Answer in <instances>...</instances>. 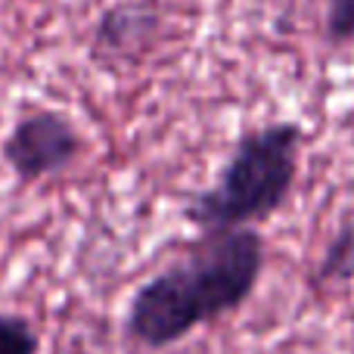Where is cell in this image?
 <instances>
[{"label":"cell","instance_id":"1","mask_svg":"<svg viewBox=\"0 0 354 354\" xmlns=\"http://www.w3.org/2000/svg\"><path fill=\"white\" fill-rule=\"evenodd\" d=\"M264 270V239L255 227L202 233V243L162 274L149 277L128 305L124 333L137 345L168 348L202 324L249 301Z\"/></svg>","mask_w":354,"mask_h":354},{"label":"cell","instance_id":"2","mask_svg":"<svg viewBox=\"0 0 354 354\" xmlns=\"http://www.w3.org/2000/svg\"><path fill=\"white\" fill-rule=\"evenodd\" d=\"M305 131L295 122H274L239 137L218 180L183 208L202 233L255 227L286 205L299 177V153Z\"/></svg>","mask_w":354,"mask_h":354},{"label":"cell","instance_id":"3","mask_svg":"<svg viewBox=\"0 0 354 354\" xmlns=\"http://www.w3.org/2000/svg\"><path fill=\"white\" fill-rule=\"evenodd\" d=\"M81 131L59 109L25 112L3 140L6 168L19 183H37L66 171L81 153Z\"/></svg>","mask_w":354,"mask_h":354},{"label":"cell","instance_id":"4","mask_svg":"<svg viewBox=\"0 0 354 354\" xmlns=\"http://www.w3.org/2000/svg\"><path fill=\"white\" fill-rule=\"evenodd\" d=\"M156 19L153 10L137 3L112 6L100 16L97 31H93V53L103 59H128L149 47V37L156 35Z\"/></svg>","mask_w":354,"mask_h":354},{"label":"cell","instance_id":"5","mask_svg":"<svg viewBox=\"0 0 354 354\" xmlns=\"http://www.w3.org/2000/svg\"><path fill=\"white\" fill-rule=\"evenodd\" d=\"M354 283V218L345 221L333 239L326 243L324 255H320L317 268L311 274L314 289H330V286H345Z\"/></svg>","mask_w":354,"mask_h":354},{"label":"cell","instance_id":"6","mask_svg":"<svg viewBox=\"0 0 354 354\" xmlns=\"http://www.w3.org/2000/svg\"><path fill=\"white\" fill-rule=\"evenodd\" d=\"M0 354H41V336L22 314H0Z\"/></svg>","mask_w":354,"mask_h":354},{"label":"cell","instance_id":"7","mask_svg":"<svg viewBox=\"0 0 354 354\" xmlns=\"http://www.w3.org/2000/svg\"><path fill=\"white\" fill-rule=\"evenodd\" d=\"M326 35L330 41H354V0H326Z\"/></svg>","mask_w":354,"mask_h":354}]
</instances>
